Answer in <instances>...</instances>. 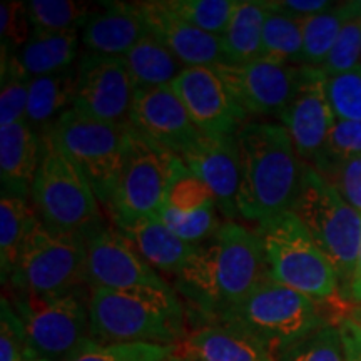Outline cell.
I'll return each mask as SVG.
<instances>
[{
	"mask_svg": "<svg viewBox=\"0 0 361 361\" xmlns=\"http://www.w3.org/2000/svg\"><path fill=\"white\" fill-rule=\"evenodd\" d=\"M123 61L133 80L134 90L171 85L180 72L186 69L152 35L139 40L126 56H123Z\"/></svg>",
	"mask_w": 361,
	"mask_h": 361,
	"instance_id": "4316f807",
	"label": "cell"
},
{
	"mask_svg": "<svg viewBox=\"0 0 361 361\" xmlns=\"http://www.w3.org/2000/svg\"><path fill=\"white\" fill-rule=\"evenodd\" d=\"M39 218L30 197L2 191L0 200V268L2 283L11 278L19 261L22 245Z\"/></svg>",
	"mask_w": 361,
	"mask_h": 361,
	"instance_id": "83f0119b",
	"label": "cell"
},
{
	"mask_svg": "<svg viewBox=\"0 0 361 361\" xmlns=\"http://www.w3.org/2000/svg\"><path fill=\"white\" fill-rule=\"evenodd\" d=\"M4 286L7 291L34 295H59L89 288L84 236L51 229L39 219L25 238L16 269Z\"/></svg>",
	"mask_w": 361,
	"mask_h": 361,
	"instance_id": "ba28073f",
	"label": "cell"
},
{
	"mask_svg": "<svg viewBox=\"0 0 361 361\" xmlns=\"http://www.w3.org/2000/svg\"><path fill=\"white\" fill-rule=\"evenodd\" d=\"M326 84L328 78L319 67L301 66L295 94L279 117L290 134L298 157L310 168L323 156L336 121Z\"/></svg>",
	"mask_w": 361,
	"mask_h": 361,
	"instance_id": "9a60e30c",
	"label": "cell"
},
{
	"mask_svg": "<svg viewBox=\"0 0 361 361\" xmlns=\"http://www.w3.org/2000/svg\"><path fill=\"white\" fill-rule=\"evenodd\" d=\"M39 360L66 361L90 340L89 298L82 288L59 295L7 291Z\"/></svg>",
	"mask_w": 361,
	"mask_h": 361,
	"instance_id": "30bf717a",
	"label": "cell"
},
{
	"mask_svg": "<svg viewBox=\"0 0 361 361\" xmlns=\"http://www.w3.org/2000/svg\"><path fill=\"white\" fill-rule=\"evenodd\" d=\"M87 250L90 290L173 291V284L152 268L114 226L99 223L82 234Z\"/></svg>",
	"mask_w": 361,
	"mask_h": 361,
	"instance_id": "7c38bea8",
	"label": "cell"
},
{
	"mask_svg": "<svg viewBox=\"0 0 361 361\" xmlns=\"http://www.w3.org/2000/svg\"><path fill=\"white\" fill-rule=\"evenodd\" d=\"M291 66H303L301 22L268 8L263 29V56Z\"/></svg>",
	"mask_w": 361,
	"mask_h": 361,
	"instance_id": "4dcf8cb0",
	"label": "cell"
},
{
	"mask_svg": "<svg viewBox=\"0 0 361 361\" xmlns=\"http://www.w3.org/2000/svg\"><path fill=\"white\" fill-rule=\"evenodd\" d=\"M346 298L351 301H355L356 305H361V245H360V251H358V259H356V268H355V274L353 279H351L350 290Z\"/></svg>",
	"mask_w": 361,
	"mask_h": 361,
	"instance_id": "f6af8a7d",
	"label": "cell"
},
{
	"mask_svg": "<svg viewBox=\"0 0 361 361\" xmlns=\"http://www.w3.org/2000/svg\"><path fill=\"white\" fill-rule=\"evenodd\" d=\"M238 213L258 229L291 211L305 164L283 124L250 121L238 130Z\"/></svg>",
	"mask_w": 361,
	"mask_h": 361,
	"instance_id": "7a4b0ae2",
	"label": "cell"
},
{
	"mask_svg": "<svg viewBox=\"0 0 361 361\" xmlns=\"http://www.w3.org/2000/svg\"><path fill=\"white\" fill-rule=\"evenodd\" d=\"M25 326L7 296L0 301V361H35Z\"/></svg>",
	"mask_w": 361,
	"mask_h": 361,
	"instance_id": "74e56055",
	"label": "cell"
},
{
	"mask_svg": "<svg viewBox=\"0 0 361 361\" xmlns=\"http://www.w3.org/2000/svg\"><path fill=\"white\" fill-rule=\"evenodd\" d=\"M90 340L99 345L180 346L186 306L173 291L90 290Z\"/></svg>",
	"mask_w": 361,
	"mask_h": 361,
	"instance_id": "3957f363",
	"label": "cell"
},
{
	"mask_svg": "<svg viewBox=\"0 0 361 361\" xmlns=\"http://www.w3.org/2000/svg\"><path fill=\"white\" fill-rule=\"evenodd\" d=\"M291 211L333 264L340 279L341 295L346 298L361 245V213L306 164Z\"/></svg>",
	"mask_w": 361,
	"mask_h": 361,
	"instance_id": "277c9868",
	"label": "cell"
},
{
	"mask_svg": "<svg viewBox=\"0 0 361 361\" xmlns=\"http://www.w3.org/2000/svg\"><path fill=\"white\" fill-rule=\"evenodd\" d=\"M345 318L353 324V326L358 329V333L361 335V305H356L351 308L348 313L345 314Z\"/></svg>",
	"mask_w": 361,
	"mask_h": 361,
	"instance_id": "bcb514c9",
	"label": "cell"
},
{
	"mask_svg": "<svg viewBox=\"0 0 361 361\" xmlns=\"http://www.w3.org/2000/svg\"><path fill=\"white\" fill-rule=\"evenodd\" d=\"M101 6L78 0H30L27 2L34 30L66 32L82 30L85 24L99 12Z\"/></svg>",
	"mask_w": 361,
	"mask_h": 361,
	"instance_id": "f546056e",
	"label": "cell"
},
{
	"mask_svg": "<svg viewBox=\"0 0 361 361\" xmlns=\"http://www.w3.org/2000/svg\"><path fill=\"white\" fill-rule=\"evenodd\" d=\"M266 7L284 16L295 17V19H306V17L329 11L333 4L326 0H269L266 2Z\"/></svg>",
	"mask_w": 361,
	"mask_h": 361,
	"instance_id": "7bdbcfd3",
	"label": "cell"
},
{
	"mask_svg": "<svg viewBox=\"0 0 361 361\" xmlns=\"http://www.w3.org/2000/svg\"><path fill=\"white\" fill-rule=\"evenodd\" d=\"M356 156H361V121L336 119L323 156L313 166V169L319 171L329 164H336Z\"/></svg>",
	"mask_w": 361,
	"mask_h": 361,
	"instance_id": "ab89813d",
	"label": "cell"
},
{
	"mask_svg": "<svg viewBox=\"0 0 361 361\" xmlns=\"http://www.w3.org/2000/svg\"><path fill=\"white\" fill-rule=\"evenodd\" d=\"M147 35V24L137 4L102 2L99 12L80 30V44L85 52L123 57Z\"/></svg>",
	"mask_w": 361,
	"mask_h": 361,
	"instance_id": "ffe728a7",
	"label": "cell"
},
{
	"mask_svg": "<svg viewBox=\"0 0 361 361\" xmlns=\"http://www.w3.org/2000/svg\"><path fill=\"white\" fill-rule=\"evenodd\" d=\"M72 109L112 126H130L134 85L123 57L80 54Z\"/></svg>",
	"mask_w": 361,
	"mask_h": 361,
	"instance_id": "4fadbf2b",
	"label": "cell"
},
{
	"mask_svg": "<svg viewBox=\"0 0 361 361\" xmlns=\"http://www.w3.org/2000/svg\"><path fill=\"white\" fill-rule=\"evenodd\" d=\"M348 7V6H346ZM361 66V17L351 16L343 24L331 52L319 67L326 78L345 74Z\"/></svg>",
	"mask_w": 361,
	"mask_h": 361,
	"instance_id": "8d00e7d4",
	"label": "cell"
},
{
	"mask_svg": "<svg viewBox=\"0 0 361 361\" xmlns=\"http://www.w3.org/2000/svg\"><path fill=\"white\" fill-rule=\"evenodd\" d=\"M30 202L40 223L51 229L85 234L102 223L96 194L51 130L42 134V157L35 174Z\"/></svg>",
	"mask_w": 361,
	"mask_h": 361,
	"instance_id": "52a82bcc",
	"label": "cell"
},
{
	"mask_svg": "<svg viewBox=\"0 0 361 361\" xmlns=\"http://www.w3.org/2000/svg\"><path fill=\"white\" fill-rule=\"evenodd\" d=\"M179 353L189 361H276L251 335L224 323L194 329Z\"/></svg>",
	"mask_w": 361,
	"mask_h": 361,
	"instance_id": "7402d4cb",
	"label": "cell"
},
{
	"mask_svg": "<svg viewBox=\"0 0 361 361\" xmlns=\"http://www.w3.org/2000/svg\"><path fill=\"white\" fill-rule=\"evenodd\" d=\"M130 128L176 156L201 134L171 85L135 90Z\"/></svg>",
	"mask_w": 361,
	"mask_h": 361,
	"instance_id": "ac0fdd59",
	"label": "cell"
},
{
	"mask_svg": "<svg viewBox=\"0 0 361 361\" xmlns=\"http://www.w3.org/2000/svg\"><path fill=\"white\" fill-rule=\"evenodd\" d=\"M129 128L101 123L71 109L49 129L59 147L85 176L109 218L123 173Z\"/></svg>",
	"mask_w": 361,
	"mask_h": 361,
	"instance_id": "9c48e42d",
	"label": "cell"
},
{
	"mask_svg": "<svg viewBox=\"0 0 361 361\" xmlns=\"http://www.w3.org/2000/svg\"><path fill=\"white\" fill-rule=\"evenodd\" d=\"M351 207L361 213V156L316 171Z\"/></svg>",
	"mask_w": 361,
	"mask_h": 361,
	"instance_id": "b9f144b4",
	"label": "cell"
},
{
	"mask_svg": "<svg viewBox=\"0 0 361 361\" xmlns=\"http://www.w3.org/2000/svg\"><path fill=\"white\" fill-rule=\"evenodd\" d=\"M256 231L263 243L271 279L316 303H324L341 291L333 264L293 211Z\"/></svg>",
	"mask_w": 361,
	"mask_h": 361,
	"instance_id": "8992f818",
	"label": "cell"
},
{
	"mask_svg": "<svg viewBox=\"0 0 361 361\" xmlns=\"http://www.w3.org/2000/svg\"><path fill=\"white\" fill-rule=\"evenodd\" d=\"M126 238L133 243L135 250L159 273L174 276L191 258L196 246L188 245L179 239L162 223L159 216H144V218L121 221L114 224Z\"/></svg>",
	"mask_w": 361,
	"mask_h": 361,
	"instance_id": "603a6c76",
	"label": "cell"
},
{
	"mask_svg": "<svg viewBox=\"0 0 361 361\" xmlns=\"http://www.w3.org/2000/svg\"><path fill=\"white\" fill-rule=\"evenodd\" d=\"M268 278L258 231L228 221L196 246L173 276V288L186 303V313L204 324L219 323Z\"/></svg>",
	"mask_w": 361,
	"mask_h": 361,
	"instance_id": "6da1fadb",
	"label": "cell"
},
{
	"mask_svg": "<svg viewBox=\"0 0 361 361\" xmlns=\"http://www.w3.org/2000/svg\"><path fill=\"white\" fill-rule=\"evenodd\" d=\"M178 156L129 128L123 173L117 186L111 221L159 216L168 196Z\"/></svg>",
	"mask_w": 361,
	"mask_h": 361,
	"instance_id": "8fae6325",
	"label": "cell"
},
{
	"mask_svg": "<svg viewBox=\"0 0 361 361\" xmlns=\"http://www.w3.org/2000/svg\"><path fill=\"white\" fill-rule=\"evenodd\" d=\"M168 361H188V360L184 358V356L180 355V353H179V350H178V351H176V353H174L173 356H171V358H169Z\"/></svg>",
	"mask_w": 361,
	"mask_h": 361,
	"instance_id": "c3c4849f",
	"label": "cell"
},
{
	"mask_svg": "<svg viewBox=\"0 0 361 361\" xmlns=\"http://www.w3.org/2000/svg\"><path fill=\"white\" fill-rule=\"evenodd\" d=\"M326 89L338 121H361V66L328 78Z\"/></svg>",
	"mask_w": 361,
	"mask_h": 361,
	"instance_id": "f35d334b",
	"label": "cell"
},
{
	"mask_svg": "<svg viewBox=\"0 0 361 361\" xmlns=\"http://www.w3.org/2000/svg\"><path fill=\"white\" fill-rule=\"evenodd\" d=\"M276 361H346L340 326L319 328L284 350Z\"/></svg>",
	"mask_w": 361,
	"mask_h": 361,
	"instance_id": "d590c367",
	"label": "cell"
},
{
	"mask_svg": "<svg viewBox=\"0 0 361 361\" xmlns=\"http://www.w3.org/2000/svg\"><path fill=\"white\" fill-rule=\"evenodd\" d=\"M171 87L201 133L236 134L250 123L216 67H186Z\"/></svg>",
	"mask_w": 361,
	"mask_h": 361,
	"instance_id": "2e32d148",
	"label": "cell"
},
{
	"mask_svg": "<svg viewBox=\"0 0 361 361\" xmlns=\"http://www.w3.org/2000/svg\"><path fill=\"white\" fill-rule=\"evenodd\" d=\"M137 4L149 35L159 40L184 67H214L226 64L221 37L202 32L171 11L166 0Z\"/></svg>",
	"mask_w": 361,
	"mask_h": 361,
	"instance_id": "d6986e66",
	"label": "cell"
},
{
	"mask_svg": "<svg viewBox=\"0 0 361 361\" xmlns=\"http://www.w3.org/2000/svg\"><path fill=\"white\" fill-rule=\"evenodd\" d=\"M35 361H49V360H35Z\"/></svg>",
	"mask_w": 361,
	"mask_h": 361,
	"instance_id": "681fc988",
	"label": "cell"
},
{
	"mask_svg": "<svg viewBox=\"0 0 361 361\" xmlns=\"http://www.w3.org/2000/svg\"><path fill=\"white\" fill-rule=\"evenodd\" d=\"M171 11L202 32L221 37L228 29L238 0H166Z\"/></svg>",
	"mask_w": 361,
	"mask_h": 361,
	"instance_id": "836d02e7",
	"label": "cell"
},
{
	"mask_svg": "<svg viewBox=\"0 0 361 361\" xmlns=\"http://www.w3.org/2000/svg\"><path fill=\"white\" fill-rule=\"evenodd\" d=\"M179 346L99 345L89 340L66 361H168Z\"/></svg>",
	"mask_w": 361,
	"mask_h": 361,
	"instance_id": "e575fe53",
	"label": "cell"
},
{
	"mask_svg": "<svg viewBox=\"0 0 361 361\" xmlns=\"http://www.w3.org/2000/svg\"><path fill=\"white\" fill-rule=\"evenodd\" d=\"M266 16V2L238 0L228 29L221 35L226 64H245L263 56Z\"/></svg>",
	"mask_w": 361,
	"mask_h": 361,
	"instance_id": "484cf974",
	"label": "cell"
},
{
	"mask_svg": "<svg viewBox=\"0 0 361 361\" xmlns=\"http://www.w3.org/2000/svg\"><path fill=\"white\" fill-rule=\"evenodd\" d=\"M34 32L27 2L8 0L0 6V40L2 54H17Z\"/></svg>",
	"mask_w": 361,
	"mask_h": 361,
	"instance_id": "60d3db41",
	"label": "cell"
},
{
	"mask_svg": "<svg viewBox=\"0 0 361 361\" xmlns=\"http://www.w3.org/2000/svg\"><path fill=\"white\" fill-rule=\"evenodd\" d=\"M80 47L79 30L42 32L34 30L24 47L17 52V61L30 78L57 74L78 66Z\"/></svg>",
	"mask_w": 361,
	"mask_h": 361,
	"instance_id": "d4e9b609",
	"label": "cell"
},
{
	"mask_svg": "<svg viewBox=\"0 0 361 361\" xmlns=\"http://www.w3.org/2000/svg\"><path fill=\"white\" fill-rule=\"evenodd\" d=\"M42 157V134L27 121L0 128V179L2 191L30 197Z\"/></svg>",
	"mask_w": 361,
	"mask_h": 361,
	"instance_id": "44dd1931",
	"label": "cell"
},
{
	"mask_svg": "<svg viewBox=\"0 0 361 361\" xmlns=\"http://www.w3.org/2000/svg\"><path fill=\"white\" fill-rule=\"evenodd\" d=\"M247 119L281 117L295 94L301 66L259 57L245 64L214 66Z\"/></svg>",
	"mask_w": 361,
	"mask_h": 361,
	"instance_id": "5bb4252c",
	"label": "cell"
},
{
	"mask_svg": "<svg viewBox=\"0 0 361 361\" xmlns=\"http://www.w3.org/2000/svg\"><path fill=\"white\" fill-rule=\"evenodd\" d=\"M340 331L345 345V358L346 361H361V335L353 324L343 316L340 324Z\"/></svg>",
	"mask_w": 361,
	"mask_h": 361,
	"instance_id": "ee69618b",
	"label": "cell"
},
{
	"mask_svg": "<svg viewBox=\"0 0 361 361\" xmlns=\"http://www.w3.org/2000/svg\"><path fill=\"white\" fill-rule=\"evenodd\" d=\"M346 6H348L351 13H355V16L361 17V0H355V2H346Z\"/></svg>",
	"mask_w": 361,
	"mask_h": 361,
	"instance_id": "7dc6e473",
	"label": "cell"
},
{
	"mask_svg": "<svg viewBox=\"0 0 361 361\" xmlns=\"http://www.w3.org/2000/svg\"><path fill=\"white\" fill-rule=\"evenodd\" d=\"M219 323L243 329L274 360L291 345L328 324L319 303L269 276Z\"/></svg>",
	"mask_w": 361,
	"mask_h": 361,
	"instance_id": "5b68a950",
	"label": "cell"
},
{
	"mask_svg": "<svg viewBox=\"0 0 361 361\" xmlns=\"http://www.w3.org/2000/svg\"><path fill=\"white\" fill-rule=\"evenodd\" d=\"M78 69L57 72V74L34 78L29 89L25 121L37 133L44 134L74 107Z\"/></svg>",
	"mask_w": 361,
	"mask_h": 361,
	"instance_id": "cb8c5ba5",
	"label": "cell"
},
{
	"mask_svg": "<svg viewBox=\"0 0 361 361\" xmlns=\"http://www.w3.org/2000/svg\"><path fill=\"white\" fill-rule=\"evenodd\" d=\"M2 90H0V128L25 119L32 78L17 61V54H2Z\"/></svg>",
	"mask_w": 361,
	"mask_h": 361,
	"instance_id": "1f68e13d",
	"label": "cell"
},
{
	"mask_svg": "<svg viewBox=\"0 0 361 361\" xmlns=\"http://www.w3.org/2000/svg\"><path fill=\"white\" fill-rule=\"evenodd\" d=\"M218 211L216 202L192 211H176L169 206H162L159 218L179 239L197 246L213 236L223 224L218 221Z\"/></svg>",
	"mask_w": 361,
	"mask_h": 361,
	"instance_id": "d6a6232c",
	"label": "cell"
},
{
	"mask_svg": "<svg viewBox=\"0 0 361 361\" xmlns=\"http://www.w3.org/2000/svg\"><path fill=\"white\" fill-rule=\"evenodd\" d=\"M236 134L201 133L178 154L184 166L209 188L219 213L229 221L239 216V147Z\"/></svg>",
	"mask_w": 361,
	"mask_h": 361,
	"instance_id": "e0dca14e",
	"label": "cell"
},
{
	"mask_svg": "<svg viewBox=\"0 0 361 361\" xmlns=\"http://www.w3.org/2000/svg\"><path fill=\"white\" fill-rule=\"evenodd\" d=\"M188 361H189V360H188Z\"/></svg>",
	"mask_w": 361,
	"mask_h": 361,
	"instance_id": "f907efd6",
	"label": "cell"
},
{
	"mask_svg": "<svg viewBox=\"0 0 361 361\" xmlns=\"http://www.w3.org/2000/svg\"><path fill=\"white\" fill-rule=\"evenodd\" d=\"M351 16L346 4L300 19L303 32V66L322 67L331 52L343 24Z\"/></svg>",
	"mask_w": 361,
	"mask_h": 361,
	"instance_id": "f1b7e54d",
	"label": "cell"
}]
</instances>
